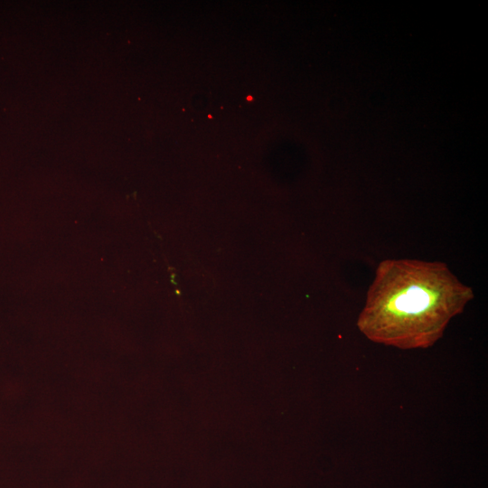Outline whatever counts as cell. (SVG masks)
Segmentation results:
<instances>
[{"label":"cell","mask_w":488,"mask_h":488,"mask_svg":"<svg viewBox=\"0 0 488 488\" xmlns=\"http://www.w3.org/2000/svg\"><path fill=\"white\" fill-rule=\"evenodd\" d=\"M473 298V289L443 262L388 258L376 268L357 327L376 343L426 349Z\"/></svg>","instance_id":"cell-1"}]
</instances>
